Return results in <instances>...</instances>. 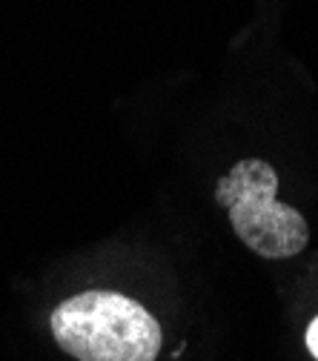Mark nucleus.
Returning <instances> with one entry per match:
<instances>
[{"label":"nucleus","instance_id":"f257e3e1","mask_svg":"<svg viewBox=\"0 0 318 361\" xmlns=\"http://www.w3.org/2000/svg\"><path fill=\"white\" fill-rule=\"evenodd\" d=\"M49 327L58 347L78 361H155L164 341L147 307L109 290L61 301Z\"/></svg>","mask_w":318,"mask_h":361},{"label":"nucleus","instance_id":"f03ea898","mask_svg":"<svg viewBox=\"0 0 318 361\" xmlns=\"http://www.w3.org/2000/svg\"><path fill=\"white\" fill-rule=\"evenodd\" d=\"M279 175L261 158L238 161L215 184V201L226 209L236 235L261 258H293L310 244V227L298 209L281 204Z\"/></svg>","mask_w":318,"mask_h":361},{"label":"nucleus","instance_id":"7ed1b4c3","mask_svg":"<svg viewBox=\"0 0 318 361\" xmlns=\"http://www.w3.org/2000/svg\"><path fill=\"white\" fill-rule=\"evenodd\" d=\"M307 350L318 358V315L310 322V327H307Z\"/></svg>","mask_w":318,"mask_h":361}]
</instances>
